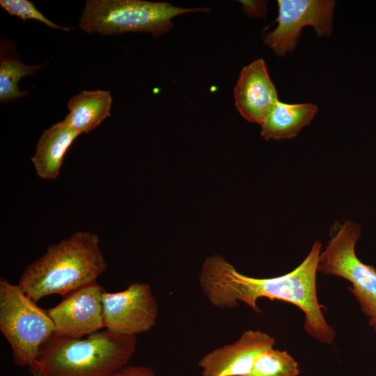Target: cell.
<instances>
[{
  "label": "cell",
  "mask_w": 376,
  "mask_h": 376,
  "mask_svg": "<svg viewBox=\"0 0 376 376\" xmlns=\"http://www.w3.org/2000/svg\"><path fill=\"white\" fill-rule=\"evenodd\" d=\"M208 8H185L168 2L144 0H88L79 22L81 30L103 36L128 32L163 35L173 26L175 16L209 12Z\"/></svg>",
  "instance_id": "cell-4"
},
{
  "label": "cell",
  "mask_w": 376,
  "mask_h": 376,
  "mask_svg": "<svg viewBox=\"0 0 376 376\" xmlns=\"http://www.w3.org/2000/svg\"><path fill=\"white\" fill-rule=\"evenodd\" d=\"M361 227L346 221L320 253L318 271L349 281V288L364 314L376 318V269L363 263L355 253Z\"/></svg>",
  "instance_id": "cell-6"
},
{
  "label": "cell",
  "mask_w": 376,
  "mask_h": 376,
  "mask_svg": "<svg viewBox=\"0 0 376 376\" xmlns=\"http://www.w3.org/2000/svg\"><path fill=\"white\" fill-rule=\"evenodd\" d=\"M0 6L8 14L18 17L24 22L27 19H34L52 29L64 31H69L73 29L69 26H61L50 21L35 7L31 1L28 0H1Z\"/></svg>",
  "instance_id": "cell-17"
},
{
  "label": "cell",
  "mask_w": 376,
  "mask_h": 376,
  "mask_svg": "<svg viewBox=\"0 0 376 376\" xmlns=\"http://www.w3.org/2000/svg\"><path fill=\"white\" fill-rule=\"evenodd\" d=\"M113 376H158L150 367L144 366H125Z\"/></svg>",
  "instance_id": "cell-19"
},
{
  "label": "cell",
  "mask_w": 376,
  "mask_h": 376,
  "mask_svg": "<svg viewBox=\"0 0 376 376\" xmlns=\"http://www.w3.org/2000/svg\"><path fill=\"white\" fill-rule=\"evenodd\" d=\"M136 347V336L107 329L85 338L53 334L29 368L32 376H113L127 365Z\"/></svg>",
  "instance_id": "cell-3"
},
{
  "label": "cell",
  "mask_w": 376,
  "mask_h": 376,
  "mask_svg": "<svg viewBox=\"0 0 376 376\" xmlns=\"http://www.w3.org/2000/svg\"><path fill=\"white\" fill-rule=\"evenodd\" d=\"M369 324L373 327L375 331L376 332V318H370L369 320Z\"/></svg>",
  "instance_id": "cell-20"
},
{
  "label": "cell",
  "mask_w": 376,
  "mask_h": 376,
  "mask_svg": "<svg viewBox=\"0 0 376 376\" xmlns=\"http://www.w3.org/2000/svg\"><path fill=\"white\" fill-rule=\"evenodd\" d=\"M279 15L275 29L264 38V42L278 56L292 51L307 26L313 27L318 36H329L332 31L335 1L330 0H279Z\"/></svg>",
  "instance_id": "cell-8"
},
{
  "label": "cell",
  "mask_w": 376,
  "mask_h": 376,
  "mask_svg": "<svg viewBox=\"0 0 376 376\" xmlns=\"http://www.w3.org/2000/svg\"><path fill=\"white\" fill-rule=\"evenodd\" d=\"M102 305L104 329L116 334L136 336L157 323L158 305L148 283H132L116 292L104 290Z\"/></svg>",
  "instance_id": "cell-7"
},
{
  "label": "cell",
  "mask_w": 376,
  "mask_h": 376,
  "mask_svg": "<svg viewBox=\"0 0 376 376\" xmlns=\"http://www.w3.org/2000/svg\"><path fill=\"white\" fill-rule=\"evenodd\" d=\"M79 135L63 120L44 130L31 158L40 178L52 180L58 176L67 150Z\"/></svg>",
  "instance_id": "cell-12"
},
{
  "label": "cell",
  "mask_w": 376,
  "mask_h": 376,
  "mask_svg": "<svg viewBox=\"0 0 376 376\" xmlns=\"http://www.w3.org/2000/svg\"><path fill=\"white\" fill-rule=\"evenodd\" d=\"M111 103L109 91H82L68 101L63 122L80 134L88 133L110 116Z\"/></svg>",
  "instance_id": "cell-14"
},
{
  "label": "cell",
  "mask_w": 376,
  "mask_h": 376,
  "mask_svg": "<svg viewBox=\"0 0 376 376\" xmlns=\"http://www.w3.org/2000/svg\"><path fill=\"white\" fill-rule=\"evenodd\" d=\"M321 243L316 241L303 262L290 272L276 277L258 279L240 273L221 255L207 257L199 274V284L209 302L220 308L244 303L260 312L257 300L266 297L290 302L304 313L306 333L321 343L331 344L336 333L324 318L318 302L316 273Z\"/></svg>",
  "instance_id": "cell-1"
},
{
  "label": "cell",
  "mask_w": 376,
  "mask_h": 376,
  "mask_svg": "<svg viewBox=\"0 0 376 376\" xmlns=\"http://www.w3.org/2000/svg\"><path fill=\"white\" fill-rule=\"evenodd\" d=\"M54 330L46 310L40 308L18 284L1 277L0 331L11 347L16 366L29 368Z\"/></svg>",
  "instance_id": "cell-5"
},
{
  "label": "cell",
  "mask_w": 376,
  "mask_h": 376,
  "mask_svg": "<svg viewBox=\"0 0 376 376\" xmlns=\"http://www.w3.org/2000/svg\"><path fill=\"white\" fill-rule=\"evenodd\" d=\"M104 289L95 281L62 296L47 311L54 324L55 334L81 338L104 328L102 299Z\"/></svg>",
  "instance_id": "cell-9"
},
{
  "label": "cell",
  "mask_w": 376,
  "mask_h": 376,
  "mask_svg": "<svg viewBox=\"0 0 376 376\" xmlns=\"http://www.w3.org/2000/svg\"><path fill=\"white\" fill-rule=\"evenodd\" d=\"M45 63L29 65L21 62L13 54H6L1 48L0 102L14 101L26 96L28 91H22L18 84L22 77L36 74Z\"/></svg>",
  "instance_id": "cell-15"
},
{
  "label": "cell",
  "mask_w": 376,
  "mask_h": 376,
  "mask_svg": "<svg viewBox=\"0 0 376 376\" xmlns=\"http://www.w3.org/2000/svg\"><path fill=\"white\" fill-rule=\"evenodd\" d=\"M235 104L246 120L260 124L279 101L265 62L258 58L244 66L234 88Z\"/></svg>",
  "instance_id": "cell-11"
},
{
  "label": "cell",
  "mask_w": 376,
  "mask_h": 376,
  "mask_svg": "<svg viewBox=\"0 0 376 376\" xmlns=\"http://www.w3.org/2000/svg\"><path fill=\"white\" fill-rule=\"evenodd\" d=\"M107 268L98 235L78 231L51 244L37 260L29 264L18 285L33 301L52 295H64L97 281Z\"/></svg>",
  "instance_id": "cell-2"
},
{
  "label": "cell",
  "mask_w": 376,
  "mask_h": 376,
  "mask_svg": "<svg viewBox=\"0 0 376 376\" xmlns=\"http://www.w3.org/2000/svg\"><path fill=\"white\" fill-rule=\"evenodd\" d=\"M243 10L249 17H264L267 11V1H240Z\"/></svg>",
  "instance_id": "cell-18"
},
{
  "label": "cell",
  "mask_w": 376,
  "mask_h": 376,
  "mask_svg": "<svg viewBox=\"0 0 376 376\" xmlns=\"http://www.w3.org/2000/svg\"><path fill=\"white\" fill-rule=\"evenodd\" d=\"M299 373L297 362L288 352L272 347L257 356L246 376H298Z\"/></svg>",
  "instance_id": "cell-16"
},
{
  "label": "cell",
  "mask_w": 376,
  "mask_h": 376,
  "mask_svg": "<svg viewBox=\"0 0 376 376\" xmlns=\"http://www.w3.org/2000/svg\"><path fill=\"white\" fill-rule=\"evenodd\" d=\"M318 111L313 103L288 104L280 102L260 124V134L266 140H281L295 137L308 125Z\"/></svg>",
  "instance_id": "cell-13"
},
{
  "label": "cell",
  "mask_w": 376,
  "mask_h": 376,
  "mask_svg": "<svg viewBox=\"0 0 376 376\" xmlns=\"http://www.w3.org/2000/svg\"><path fill=\"white\" fill-rule=\"evenodd\" d=\"M275 339L258 330L244 331L235 343L214 349L198 361L201 376H246L257 356L272 348Z\"/></svg>",
  "instance_id": "cell-10"
}]
</instances>
